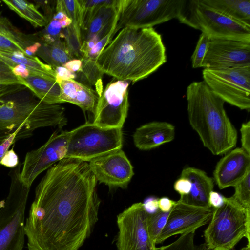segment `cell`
I'll list each match as a JSON object with an SVG mask.
<instances>
[{
  "mask_svg": "<svg viewBox=\"0 0 250 250\" xmlns=\"http://www.w3.org/2000/svg\"><path fill=\"white\" fill-rule=\"evenodd\" d=\"M97 183L85 161L64 158L49 168L25 224L28 250H79L98 220Z\"/></svg>",
  "mask_w": 250,
  "mask_h": 250,
  "instance_id": "1",
  "label": "cell"
},
{
  "mask_svg": "<svg viewBox=\"0 0 250 250\" xmlns=\"http://www.w3.org/2000/svg\"><path fill=\"white\" fill-rule=\"evenodd\" d=\"M166 61L162 36L152 27L122 29L95 62L103 74L133 83L147 77Z\"/></svg>",
  "mask_w": 250,
  "mask_h": 250,
  "instance_id": "2",
  "label": "cell"
},
{
  "mask_svg": "<svg viewBox=\"0 0 250 250\" xmlns=\"http://www.w3.org/2000/svg\"><path fill=\"white\" fill-rule=\"evenodd\" d=\"M186 95L189 124L204 146L215 155L234 147L237 132L224 108L225 102L204 81L191 83Z\"/></svg>",
  "mask_w": 250,
  "mask_h": 250,
  "instance_id": "3",
  "label": "cell"
},
{
  "mask_svg": "<svg viewBox=\"0 0 250 250\" xmlns=\"http://www.w3.org/2000/svg\"><path fill=\"white\" fill-rule=\"evenodd\" d=\"M26 89L0 99V141L15 132L16 140L32 135L36 129L67 124L64 108L45 103Z\"/></svg>",
  "mask_w": 250,
  "mask_h": 250,
  "instance_id": "4",
  "label": "cell"
},
{
  "mask_svg": "<svg viewBox=\"0 0 250 250\" xmlns=\"http://www.w3.org/2000/svg\"><path fill=\"white\" fill-rule=\"evenodd\" d=\"M204 232L205 243L210 250H231L244 237L250 246V210L243 208L232 196L214 208Z\"/></svg>",
  "mask_w": 250,
  "mask_h": 250,
  "instance_id": "5",
  "label": "cell"
},
{
  "mask_svg": "<svg viewBox=\"0 0 250 250\" xmlns=\"http://www.w3.org/2000/svg\"><path fill=\"white\" fill-rule=\"evenodd\" d=\"M21 164L8 175V196L0 202V250H22L24 243V217L30 188L21 180Z\"/></svg>",
  "mask_w": 250,
  "mask_h": 250,
  "instance_id": "6",
  "label": "cell"
},
{
  "mask_svg": "<svg viewBox=\"0 0 250 250\" xmlns=\"http://www.w3.org/2000/svg\"><path fill=\"white\" fill-rule=\"evenodd\" d=\"M178 20L201 30L210 39L250 42V26L213 9L202 0H187Z\"/></svg>",
  "mask_w": 250,
  "mask_h": 250,
  "instance_id": "7",
  "label": "cell"
},
{
  "mask_svg": "<svg viewBox=\"0 0 250 250\" xmlns=\"http://www.w3.org/2000/svg\"><path fill=\"white\" fill-rule=\"evenodd\" d=\"M187 0H121L116 33L124 28L143 29L181 17Z\"/></svg>",
  "mask_w": 250,
  "mask_h": 250,
  "instance_id": "8",
  "label": "cell"
},
{
  "mask_svg": "<svg viewBox=\"0 0 250 250\" xmlns=\"http://www.w3.org/2000/svg\"><path fill=\"white\" fill-rule=\"evenodd\" d=\"M121 128L103 127L85 123L69 131L65 158L89 162L92 159L121 149Z\"/></svg>",
  "mask_w": 250,
  "mask_h": 250,
  "instance_id": "9",
  "label": "cell"
},
{
  "mask_svg": "<svg viewBox=\"0 0 250 250\" xmlns=\"http://www.w3.org/2000/svg\"><path fill=\"white\" fill-rule=\"evenodd\" d=\"M204 82L225 102L250 110V66L204 68Z\"/></svg>",
  "mask_w": 250,
  "mask_h": 250,
  "instance_id": "10",
  "label": "cell"
},
{
  "mask_svg": "<svg viewBox=\"0 0 250 250\" xmlns=\"http://www.w3.org/2000/svg\"><path fill=\"white\" fill-rule=\"evenodd\" d=\"M148 212L143 203L132 204L117 216L118 250H161L151 242L147 227Z\"/></svg>",
  "mask_w": 250,
  "mask_h": 250,
  "instance_id": "11",
  "label": "cell"
},
{
  "mask_svg": "<svg viewBox=\"0 0 250 250\" xmlns=\"http://www.w3.org/2000/svg\"><path fill=\"white\" fill-rule=\"evenodd\" d=\"M129 83L117 80L108 83L98 97L93 123L103 127L121 128L129 107Z\"/></svg>",
  "mask_w": 250,
  "mask_h": 250,
  "instance_id": "12",
  "label": "cell"
},
{
  "mask_svg": "<svg viewBox=\"0 0 250 250\" xmlns=\"http://www.w3.org/2000/svg\"><path fill=\"white\" fill-rule=\"evenodd\" d=\"M69 134V131L59 129L42 146L27 152L20 174L26 186L30 188L40 174L65 158Z\"/></svg>",
  "mask_w": 250,
  "mask_h": 250,
  "instance_id": "13",
  "label": "cell"
},
{
  "mask_svg": "<svg viewBox=\"0 0 250 250\" xmlns=\"http://www.w3.org/2000/svg\"><path fill=\"white\" fill-rule=\"evenodd\" d=\"M214 209L212 207H198L176 201L156 244L162 243L175 235L196 230L210 221Z\"/></svg>",
  "mask_w": 250,
  "mask_h": 250,
  "instance_id": "14",
  "label": "cell"
},
{
  "mask_svg": "<svg viewBox=\"0 0 250 250\" xmlns=\"http://www.w3.org/2000/svg\"><path fill=\"white\" fill-rule=\"evenodd\" d=\"M88 163L97 182L110 188H126L134 174L132 164L121 149L94 158Z\"/></svg>",
  "mask_w": 250,
  "mask_h": 250,
  "instance_id": "15",
  "label": "cell"
},
{
  "mask_svg": "<svg viewBox=\"0 0 250 250\" xmlns=\"http://www.w3.org/2000/svg\"><path fill=\"white\" fill-rule=\"evenodd\" d=\"M250 66V42L210 39L202 67Z\"/></svg>",
  "mask_w": 250,
  "mask_h": 250,
  "instance_id": "16",
  "label": "cell"
},
{
  "mask_svg": "<svg viewBox=\"0 0 250 250\" xmlns=\"http://www.w3.org/2000/svg\"><path fill=\"white\" fill-rule=\"evenodd\" d=\"M250 171V155L242 147L231 150L217 163L214 181L221 189L234 187Z\"/></svg>",
  "mask_w": 250,
  "mask_h": 250,
  "instance_id": "17",
  "label": "cell"
},
{
  "mask_svg": "<svg viewBox=\"0 0 250 250\" xmlns=\"http://www.w3.org/2000/svg\"><path fill=\"white\" fill-rule=\"evenodd\" d=\"M175 136V126L166 122L154 121L137 128L133 135L137 148L148 150L173 141Z\"/></svg>",
  "mask_w": 250,
  "mask_h": 250,
  "instance_id": "18",
  "label": "cell"
},
{
  "mask_svg": "<svg viewBox=\"0 0 250 250\" xmlns=\"http://www.w3.org/2000/svg\"><path fill=\"white\" fill-rule=\"evenodd\" d=\"M180 177L188 179L191 183L189 193L180 197L179 201L184 203L202 207H210L208 203L210 192L213 190L214 180L204 171L187 167L182 171Z\"/></svg>",
  "mask_w": 250,
  "mask_h": 250,
  "instance_id": "19",
  "label": "cell"
},
{
  "mask_svg": "<svg viewBox=\"0 0 250 250\" xmlns=\"http://www.w3.org/2000/svg\"><path fill=\"white\" fill-rule=\"evenodd\" d=\"M61 89V103L68 102L80 107L83 111L94 114L98 95L90 87L74 79L58 82Z\"/></svg>",
  "mask_w": 250,
  "mask_h": 250,
  "instance_id": "20",
  "label": "cell"
},
{
  "mask_svg": "<svg viewBox=\"0 0 250 250\" xmlns=\"http://www.w3.org/2000/svg\"><path fill=\"white\" fill-rule=\"evenodd\" d=\"M38 41L35 34L28 35L20 31L0 13V50L26 55V50Z\"/></svg>",
  "mask_w": 250,
  "mask_h": 250,
  "instance_id": "21",
  "label": "cell"
},
{
  "mask_svg": "<svg viewBox=\"0 0 250 250\" xmlns=\"http://www.w3.org/2000/svg\"><path fill=\"white\" fill-rule=\"evenodd\" d=\"M0 59L11 68L16 65L25 67L33 75L56 81L54 69L47 63H43L37 56H28L21 52H9L0 50Z\"/></svg>",
  "mask_w": 250,
  "mask_h": 250,
  "instance_id": "22",
  "label": "cell"
},
{
  "mask_svg": "<svg viewBox=\"0 0 250 250\" xmlns=\"http://www.w3.org/2000/svg\"><path fill=\"white\" fill-rule=\"evenodd\" d=\"M19 78L22 85L40 100L50 104H61L60 87L56 81L33 75Z\"/></svg>",
  "mask_w": 250,
  "mask_h": 250,
  "instance_id": "23",
  "label": "cell"
},
{
  "mask_svg": "<svg viewBox=\"0 0 250 250\" xmlns=\"http://www.w3.org/2000/svg\"><path fill=\"white\" fill-rule=\"evenodd\" d=\"M220 13L250 26V0H202Z\"/></svg>",
  "mask_w": 250,
  "mask_h": 250,
  "instance_id": "24",
  "label": "cell"
},
{
  "mask_svg": "<svg viewBox=\"0 0 250 250\" xmlns=\"http://www.w3.org/2000/svg\"><path fill=\"white\" fill-rule=\"evenodd\" d=\"M120 0L101 6L92 19L86 29L82 32V42L91 39L115 17L119 8Z\"/></svg>",
  "mask_w": 250,
  "mask_h": 250,
  "instance_id": "25",
  "label": "cell"
},
{
  "mask_svg": "<svg viewBox=\"0 0 250 250\" xmlns=\"http://www.w3.org/2000/svg\"><path fill=\"white\" fill-rule=\"evenodd\" d=\"M43 59L53 68L63 66L72 59L64 41L62 39L50 43H41L36 54Z\"/></svg>",
  "mask_w": 250,
  "mask_h": 250,
  "instance_id": "26",
  "label": "cell"
},
{
  "mask_svg": "<svg viewBox=\"0 0 250 250\" xmlns=\"http://www.w3.org/2000/svg\"><path fill=\"white\" fill-rule=\"evenodd\" d=\"M7 7L35 27H45L48 21L31 2L24 0H2Z\"/></svg>",
  "mask_w": 250,
  "mask_h": 250,
  "instance_id": "27",
  "label": "cell"
},
{
  "mask_svg": "<svg viewBox=\"0 0 250 250\" xmlns=\"http://www.w3.org/2000/svg\"><path fill=\"white\" fill-rule=\"evenodd\" d=\"M80 12L81 32L84 31L93 17L103 5L113 3L114 0H78Z\"/></svg>",
  "mask_w": 250,
  "mask_h": 250,
  "instance_id": "28",
  "label": "cell"
},
{
  "mask_svg": "<svg viewBox=\"0 0 250 250\" xmlns=\"http://www.w3.org/2000/svg\"><path fill=\"white\" fill-rule=\"evenodd\" d=\"M170 212H165L159 209L153 213H148L147 217L148 232L151 242L155 246H156V242L158 236L166 225Z\"/></svg>",
  "mask_w": 250,
  "mask_h": 250,
  "instance_id": "29",
  "label": "cell"
},
{
  "mask_svg": "<svg viewBox=\"0 0 250 250\" xmlns=\"http://www.w3.org/2000/svg\"><path fill=\"white\" fill-rule=\"evenodd\" d=\"M81 60L82 72H80L82 74L81 78L83 79L84 77L91 84L97 85L99 86L100 95L103 91L101 80L103 73L96 65L95 61L85 58H82Z\"/></svg>",
  "mask_w": 250,
  "mask_h": 250,
  "instance_id": "30",
  "label": "cell"
},
{
  "mask_svg": "<svg viewBox=\"0 0 250 250\" xmlns=\"http://www.w3.org/2000/svg\"><path fill=\"white\" fill-rule=\"evenodd\" d=\"M62 8L71 21V25L79 39L82 41L80 7L78 0H62Z\"/></svg>",
  "mask_w": 250,
  "mask_h": 250,
  "instance_id": "31",
  "label": "cell"
},
{
  "mask_svg": "<svg viewBox=\"0 0 250 250\" xmlns=\"http://www.w3.org/2000/svg\"><path fill=\"white\" fill-rule=\"evenodd\" d=\"M234 188L232 197L243 208L250 210V171Z\"/></svg>",
  "mask_w": 250,
  "mask_h": 250,
  "instance_id": "32",
  "label": "cell"
},
{
  "mask_svg": "<svg viewBox=\"0 0 250 250\" xmlns=\"http://www.w3.org/2000/svg\"><path fill=\"white\" fill-rule=\"evenodd\" d=\"M62 33L66 47L72 59L76 57L81 59L83 57L81 52L82 42L75 34L71 24L63 29Z\"/></svg>",
  "mask_w": 250,
  "mask_h": 250,
  "instance_id": "33",
  "label": "cell"
},
{
  "mask_svg": "<svg viewBox=\"0 0 250 250\" xmlns=\"http://www.w3.org/2000/svg\"><path fill=\"white\" fill-rule=\"evenodd\" d=\"M209 40L208 35L202 32L191 57L192 67L193 68L202 67Z\"/></svg>",
  "mask_w": 250,
  "mask_h": 250,
  "instance_id": "34",
  "label": "cell"
},
{
  "mask_svg": "<svg viewBox=\"0 0 250 250\" xmlns=\"http://www.w3.org/2000/svg\"><path fill=\"white\" fill-rule=\"evenodd\" d=\"M21 84L19 77L13 72L11 68L0 59V85Z\"/></svg>",
  "mask_w": 250,
  "mask_h": 250,
  "instance_id": "35",
  "label": "cell"
},
{
  "mask_svg": "<svg viewBox=\"0 0 250 250\" xmlns=\"http://www.w3.org/2000/svg\"><path fill=\"white\" fill-rule=\"evenodd\" d=\"M242 148L250 155V121L242 124L240 129Z\"/></svg>",
  "mask_w": 250,
  "mask_h": 250,
  "instance_id": "36",
  "label": "cell"
},
{
  "mask_svg": "<svg viewBox=\"0 0 250 250\" xmlns=\"http://www.w3.org/2000/svg\"><path fill=\"white\" fill-rule=\"evenodd\" d=\"M19 163L18 155L13 149L6 152L0 162L1 165L11 168L16 167Z\"/></svg>",
  "mask_w": 250,
  "mask_h": 250,
  "instance_id": "37",
  "label": "cell"
},
{
  "mask_svg": "<svg viewBox=\"0 0 250 250\" xmlns=\"http://www.w3.org/2000/svg\"><path fill=\"white\" fill-rule=\"evenodd\" d=\"M174 189L180 195V197L188 195L191 189L190 181L183 177L177 180L174 184Z\"/></svg>",
  "mask_w": 250,
  "mask_h": 250,
  "instance_id": "38",
  "label": "cell"
},
{
  "mask_svg": "<svg viewBox=\"0 0 250 250\" xmlns=\"http://www.w3.org/2000/svg\"><path fill=\"white\" fill-rule=\"evenodd\" d=\"M56 75V82L69 79L75 80L77 78V73H73L63 66L53 68Z\"/></svg>",
  "mask_w": 250,
  "mask_h": 250,
  "instance_id": "39",
  "label": "cell"
},
{
  "mask_svg": "<svg viewBox=\"0 0 250 250\" xmlns=\"http://www.w3.org/2000/svg\"><path fill=\"white\" fill-rule=\"evenodd\" d=\"M18 132H15L0 141V164L1 160L11 146L15 142Z\"/></svg>",
  "mask_w": 250,
  "mask_h": 250,
  "instance_id": "40",
  "label": "cell"
},
{
  "mask_svg": "<svg viewBox=\"0 0 250 250\" xmlns=\"http://www.w3.org/2000/svg\"><path fill=\"white\" fill-rule=\"evenodd\" d=\"M26 88L25 86L21 84L0 85V99Z\"/></svg>",
  "mask_w": 250,
  "mask_h": 250,
  "instance_id": "41",
  "label": "cell"
},
{
  "mask_svg": "<svg viewBox=\"0 0 250 250\" xmlns=\"http://www.w3.org/2000/svg\"><path fill=\"white\" fill-rule=\"evenodd\" d=\"M225 197L219 193L211 191L208 196V203L210 207L214 208H219L224 202Z\"/></svg>",
  "mask_w": 250,
  "mask_h": 250,
  "instance_id": "42",
  "label": "cell"
},
{
  "mask_svg": "<svg viewBox=\"0 0 250 250\" xmlns=\"http://www.w3.org/2000/svg\"><path fill=\"white\" fill-rule=\"evenodd\" d=\"M35 3H36V7H41L42 9L44 11V16L47 19V20L49 21L52 19L54 13L53 12V9L50 5V1H46V0H34Z\"/></svg>",
  "mask_w": 250,
  "mask_h": 250,
  "instance_id": "43",
  "label": "cell"
},
{
  "mask_svg": "<svg viewBox=\"0 0 250 250\" xmlns=\"http://www.w3.org/2000/svg\"><path fill=\"white\" fill-rule=\"evenodd\" d=\"M63 66L75 73L82 72V61L79 59H72L66 62Z\"/></svg>",
  "mask_w": 250,
  "mask_h": 250,
  "instance_id": "44",
  "label": "cell"
},
{
  "mask_svg": "<svg viewBox=\"0 0 250 250\" xmlns=\"http://www.w3.org/2000/svg\"><path fill=\"white\" fill-rule=\"evenodd\" d=\"M176 201H174L167 197H163L158 199V207L161 211L170 212Z\"/></svg>",
  "mask_w": 250,
  "mask_h": 250,
  "instance_id": "45",
  "label": "cell"
},
{
  "mask_svg": "<svg viewBox=\"0 0 250 250\" xmlns=\"http://www.w3.org/2000/svg\"><path fill=\"white\" fill-rule=\"evenodd\" d=\"M158 199L157 198L152 197L148 198L143 203L145 209L148 213H153L159 209Z\"/></svg>",
  "mask_w": 250,
  "mask_h": 250,
  "instance_id": "46",
  "label": "cell"
},
{
  "mask_svg": "<svg viewBox=\"0 0 250 250\" xmlns=\"http://www.w3.org/2000/svg\"><path fill=\"white\" fill-rule=\"evenodd\" d=\"M241 250H250V246L247 245L246 247L243 248Z\"/></svg>",
  "mask_w": 250,
  "mask_h": 250,
  "instance_id": "47",
  "label": "cell"
}]
</instances>
